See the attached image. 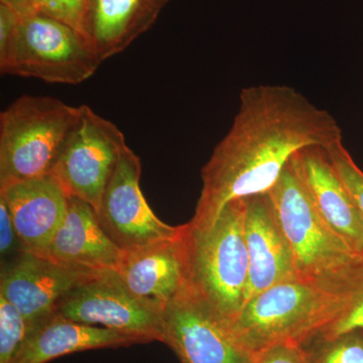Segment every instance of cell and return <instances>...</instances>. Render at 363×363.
I'll return each instance as SVG.
<instances>
[{"label": "cell", "instance_id": "cell-1", "mask_svg": "<svg viewBox=\"0 0 363 363\" xmlns=\"http://www.w3.org/2000/svg\"><path fill=\"white\" fill-rule=\"evenodd\" d=\"M339 140L342 131L330 112L295 88H245L231 128L203 167L201 195L189 223L211 227L228 203L269 193L298 150Z\"/></svg>", "mask_w": 363, "mask_h": 363}, {"label": "cell", "instance_id": "cell-2", "mask_svg": "<svg viewBox=\"0 0 363 363\" xmlns=\"http://www.w3.org/2000/svg\"><path fill=\"white\" fill-rule=\"evenodd\" d=\"M245 199L228 203L211 227L180 225L185 291L227 327L247 301L250 260L245 238Z\"/></svg>", "mask_w": 363, "mask_h": 363}, {"label": "cell", "instance_id": "cell-3", "mask_svg": "<svg viewBox=\"0 0 363 363\" xmlns=\"http://www.w3.org/2000/svg\"><path fill=\"white\" fill-rule=\"evenodd\" d=\"M341 300L312 281L298 279L250 298L228 329L248 354L274 344L309 341L340 311Z\"/></svg>", "mask_w": 363, "mask_h": 363}, {"label": "cell", "instance_id": "cell-4", "mask_svg": "<svg viewBox=\"0 0 363 363\" xmlns=\"http://www.w3.org/2000/svg\"><path fill=\"white\" fill-rule=\"evenodd\" d=\"M81 106L23 95L0 113V187L51 174Z\"/></svg>", "mask_w": 363, "mask_h": 363}, {"label": "cell", "instance_id": "cell-5", "mask_svg": "<svg viewBox=\"0 0 363 363\" xmlns=\"http://www.w3.org/2000/svg\"><path fill=\"white\" fill-rule=\"evenodd\" d=\"M102 62L76 28L32 13L21 16L13 45L0 56V71L76 85L92 77Z\"/></svg>", "mask_w": 363, "mask_h": 363}, {"label": "cell", "instance_id": "cell-6", "mask_svg": "<svg viewBox=\"0 0 363 363\" xmlns=\"http://www.w3.org/2000/svg\"><path fill=\"white\" fill-rule=\"evenodd\" d=\"M267 194L298 278L320 285L357 255L322 220L290 162Z\"/></svg>", "mask_w": 363, "mask_h": 363}, {"label": "cell", "instance_id": "cell-7", "mask_svg": "<svg viewBox=\"0 0 363 363\" xmlns=\"http://www.w3.org/2000/svg\"><path fill=\"white\" fill-rule=\"evenodd\" d=\"M123 131L87 105L67 138L51 172L69 197L97 211L114 169L128 149Z\"/></svg>", "mask_w": 363, "mask_h": 363}, {"label": "cell", "instance_id": "cell-8", "mask_svg": "<svg viewBox=\"0 0 363 363\" xmlns=\"http://www.w3.org/2000/svg\"><path fill=\"white\" fill-rule=\"evenodd\" d=\"M164 307L138 297L113 269L97 272L60 301L55 314L142 339L162 340Z\"/></svg>", "mask_w": 363, "mask_h": 363}, {"label": "cell", "instance_id": "cell-9", "mask_svg": "<svg viewBox=\"0 0 363 363\" xmlns=\"http://www.w3.org/2000/svg\"><path fill=\"white\" fill-rule=\"evenodd\" d=\"M142 162L128 147L105 189L98 219L107 235L123 252L175 238L180 226L162 222L150 209L140 190Z\"/></svg>", "mask_w": 363, "mask_h": 363}, {"label": "cell", "instance_id": "cell-10", "mask_svg": "<svg viewBox=\"0 0 363 363\" xmlns=\"http://www.w3.org/2000/svg\"><path fill=\"white\" fill-rule=\"evenodd\" d=\"M162 343L181 363H250L228 327L185 290L164 306Z\"/></svg>", "mask_w": 363, "mask_h": 363}, {"label": "cell", "instance_id": "cell-11", "mask_svg": "<svg viewBox=\"0 0 363 363\" xmlns=\"http://www.w3.org/2000/svg\"><path fill=\"white\" fill-rule=\"evenodd\" d=\"M99 272L21 252L2 264L0 296L16 306L33 327L55 314L67 294Z\"/></svg>", "mask_w": 363, "mask_h": 363}, {"label": "cell", "instance_id": "cell-12", "mask_svg": "<svg viewBox=\"0 0 363 363\" xmlns=\"http://www.w3.org/2000/svg\"><path fill=\"white\" fill-rule=\"evenodd\" d=\"M291 166L332 233L351 252L363 257V219L329 159L325 147L298 150Z\"/></svg>", "mask_w": 363, "mask_h": 363}, {"label": "cell", "instance_id": "cell-13", "mask_svg": "<svg viewBox=\"0 0 363 363\" xmlns=\"http://www.w3.org/2000/svg\"><path fill=\"white\" fill-rule=\"evenodd\" d=\"M23 252L47 257L55 234L63 223L69 196L51 175L0 187Z\"/></svg>", "mask_w": 363, "mask_h": 363}, {"label": "cell", "instance_id": "cell-14", "mask_svg": "<svg viewBox=\"0 0 363 363\" xmlns=\"http://www.w3.org/2000/svg\"><path fill=\"white\" fill-rule=\"evenodd\" d=\"M245 238L250 260L245 303L272 286L300 279L267 193L245 198Z\"/></svg>", "mask_w": 363, "mask_h": 363}, {"label": "cell", "instance_id": "cell-15", "mask_svg": "<svg viewBox=\"0 0 363 363\" xmlns=\"http://www.w3.org/2000/svg\"><path fill=\"white\" fill-rule=\"evenodd\" d=\"M171 0H87L79 33L102 61L121 54L156 23Z\"/></svg>", "mask_w": 363, "mask_h": 363}, {"label": "cell", "instance_id": "cell-16", "mask_svg": "<svg viewBox=\"0 0 363 363\" xmlns=\"http://www.w3.org/2000/svg\"><path fill=\"white\" fill-rule=\"evenodd\" d=\"M123 250L102 228L90 204L69 197L63 223L55 234L47 259L65 266L90 271H116Z\"/></svg>", "mask_w": 363, "mask_h": 363}, {"label": "cell", "instance_id": "cell-17", "mask_svg": "<svg viewBox=\"0 0 363 363\" xmlns=\"http://www.w3.org/2000/svg\"><path fill=\"white\" fill-rule=\"evenodd\" d=\"M178 235L123 252L116 272L130 292L164 306L185 290L183 255Z\"/></svg>", "mask_w": 363, "mask_h": 363}, {"label": "cell", "instance_id": "cell-18", "mask_svg": "<svg viewBox=\"0 0 363 363\" xmlns=\"http://www.w3.org/2000/svg\"><path fill=\"white\" fill-rule=\"evenodd\" d=\"M143 343L142 339L135 336L52 314L33 325L28 340L13 363H47L81 351L128 347Z\"/></svg>", "mask_w": 363, "mask_h": 363}, {"label": "cell", "instance_id": "cell-19", "mask_svg": "<svg viewBox=\"0 0 363 363\" xmlns=\"http://www.w3.org/2000/svg\"><path fill=\"white\" fill-rule=\"evenodd\" d=\"M319 286L338 295L341 308L338 314L312 338H333L363 331V257H353Z\"/></svg>", "mask_w": 363, "mask_h": 363}, {"label": "cell", "instance_id": "cell-20", "mask_svg": "<svg viewBox=\"0 0 363 363\" xmlns=\"http://www.w3.org/2000/svg\"><path fill=\"white\" fill-rule=\"evenodd\" d=\"M303 346L309 363H363V331L312 338Z\"/></svg>", "mask_w": 363, "mask_h": 363}, {"label": "cell", "instance_id": "cell-21", "mask_svg": "<svg viewBox=\"0 0 363 363\" xmlns=\"http://www.w3.org/2000/svg\"><path fill=\"white\" fill-rule=\"evenodd\" d=\"M32 330L20 310L0 296V363L13 362Z\"/></svg>", "mask_w": 363, "mask_h": 363}, {"label": "cell", "instance_id": "cell-22", "mask_svg": "<svg viewBox=\"0 0 363 363\" xmlns=\"http://www.w3.org/2000/svg\"><path fill=\"white\" fill-rule=\"evenodd\" d=\"M327 154L363 219V172L353 161L342 140L327 147Z\"/></svg>", "mask_w": 363, "mask_h": 363}, {"label": "cell", "instance_id": "cell-23", "mask_svg": "<svg viewBox=\"0 0 363 363\" xmlns=\"http://www.w3.org/2000/svg\"><path fill=\"white\" fill-rule=\"evenodd\" d=\"M87 0H30L32 13L66 23L79 32Z\"/></svg>", "mask_w": 363, "mask_h": 363}, {"label": "cell", "instance_id": "cell-24", "mask_svg": "<svg viewBox=\"0 0 363 363\" xmlns=\"http://www.w3.org/2000/svg\"><path fill=\"white\" fill-rule=\"evenodd\" d=\"M250 363H309L304 346L294 342L274 344L252 353Z\"/></svg>", "mask_w": 363, "mask_h": 363}, {"label": "cell", "instance_id": "cell-25", "mask_svg": "<svg viewBox=\"0 0 363 363\" xmlns=\"http://www.w3.org/2000/svg\"><path fill=\"white\" fill-rule=\"evenodd\" d=\"M16 250L23 252L9 207L4 200L0 199V252L2 259L13 255Z\"/></svg>", "mask_w": 363, "mask_h": 363}, {"label": "cell", "instance_id": "cell-26", "mask_svg": "<svg viewBox=\"0 0 363 363\" xmlns=\"http://www.w3.org/2000/svg\"><path fill=\"white\" fill-rule=\"evenodd\" d=\"M20 18V14L11 7L0 4V56H4L13 45Z\"/></svg>", "mask_w": 363, "mask_h": 363}, {"label": "cell", "instance_id": "cell-27", "mask_svg": "<svg viewBox=\"0 0 363 363\" xmlns=\"http://www.w3.org/2000/svg\"><path fill=\"white\" fill-rule=\"evenodd\" d=\"M0 4H4L11 7V9H13L21 16L32 13L30 0H0Z\"/></svg>", "mask_w": 363, "mask_h": 363}]
</instances>
